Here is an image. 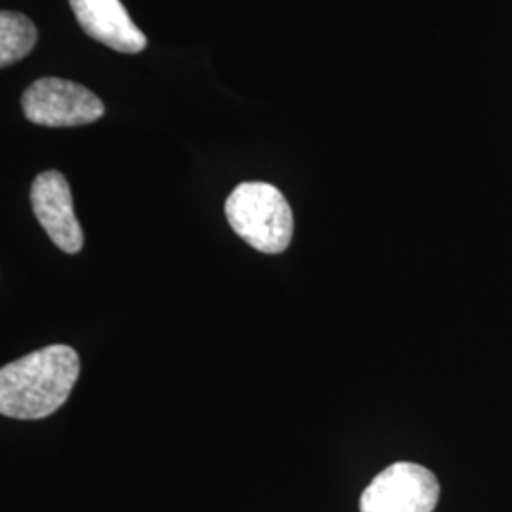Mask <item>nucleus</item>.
<instances>
[{
	"instance_id": "7ed1b4c3",
	"label": "nucleus",
	"mask_w": 512,
	"mask_h": 512,
	"mask_svg": "<svg viewBox=\"0 0 512 512\" xmlns=\"http://www.w3.org/2000/svg\"><path fill=\"white\" fill-rule=\"evenodd\" d=\"M21 105L29 122L48 128L86 126L105 114V105L95 93L54 76L33 82L23 93Z\"/></svg>"
},
{
	"instance_id": "f257e3e1",
	"label": "nucleus",
	"mask_w": 512,
	"mask_h": 512,
	"mask_svg": "<svg viewBox=\"0 0 512 512\" xmlns=\"http://www.w3.org/2000/svg\"><path fill=\"white\" fill-rule=\"evenodd\" d=\"M80 374V357L69 346L38 349L0 368V414L42 420L67 403Z\"/></svg>"
},
{
	"instance_id": "20e7f679",
	"label": "nucleus",
	"mask_w": 512,
	"mask_h": 512,
	"mask_svg": "<svg viewBox=\"0 0 512 512\" xmlns=\"http://www.w3.org/2000/svg\"><path fill=\"white\" fill-rule=\"evenodd\" d=\"M439 497L437 476L418 463L399 461L368 484L361 512H433Z\"/></svg>"
},
{
	"instance_id": "39448f33",
	"label": "nucleus",
	"mask_w": 512,
	"mask_h": 512,
	"mask_svg": "<svg viewBox=\"0 0 512 512\" xmlns=\"http://www.w3.org/2000/svg\"><path fill=\"white\" fill-rule=\"evenodd\" d=\"M31 203L38 222L63 253L74 255L84 247V232L74 215L73 194L65 175L40 173L31 188Z\"/></svg>"
},
{
	"instance_id": "f03ea898",
	"label": "nucleus",
	"mask_w": 512,
	"mask_h": 512,
	"mask_svg": "<svg viewBox=\"0 0 512 512\" xmlns=\"http://www.w3.org/2000/svg\"><path fill=\"white\" fill-rule=\"evenodd\" d=\"M224 213L239 238L260 253L279 255L293 239L291 205L274 184H239L228 196Z\"/></svg>"
},
{
	"instance_id": "0eeeda50",
	"label": "nucleus",
	"mask_w": 512,
	"mask_h": 512,
	"mask_svg": "<svg viewBox=\"0 0 512 512\" xmlns=\"http://www.w3.org/2000/svg\"><path fill=\"white\" fill-rule=\"evenodd\" d=\"M38 40L35 23L18 12L0 14V65L8 67L29 54Z\"/></svg>"
},
{
	"instance_id": "423d86ee",
	"label": "nucleus",
	"mask_w": 512,
	"mask_h": 512,
	"mask_svg": "<svg viewBox=\"0 0 512 512\" xmlns=\"http://www.w3.org/2000/svg\"><path fill=\"white\" fill-rule=\"evenodd\" d=\"M80 27L97 42L122 54H139L147 48L145 33L131 21L120 0H71Z\"/></svg>"
}]
</instances>
